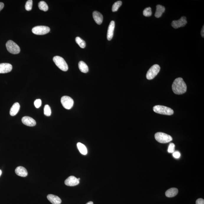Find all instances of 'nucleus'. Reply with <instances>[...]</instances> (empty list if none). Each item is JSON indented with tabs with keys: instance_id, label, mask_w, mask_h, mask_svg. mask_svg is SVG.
Segmentation results:
<instances>
[{
	"instance_id": "obj_24",
	"label": "nucleus",
	"mask_w": 204,
	"mask_h": 204,
	"mask_svg": "<svg viewBox=\"0 0 204 204\" xmlns=\"http://www.w3.org/2000/svg\"><path fill=\"white\" fill-rule=\"evenodd\" d=\"M122 4V2L121 1H118L115 3L112 7V11L116 12L117 11L119 8L121 6Z\"/></svg>"
},
{
	"instance_id": "obj_32",
	"label": "nucleus",
	"mask_w": 204,
	"mask_h": 204,
	"mask_svg": "<svg viewBox=\"0 0 204 204\" xmlns=\"http://www.w3.org/2000/svg\"><path fill=\"white\" fill-rule=\"evenodd\" d=\"M4 6V4L3 3L0 2V11L3 9Z\"/></svg>"
},
{
	"instance_id": "obj_4",
	"label": "nucleus",
	"mask_w": 204,
	"mask_h": 204,
	"mask_svg": "<svg viewBox=\"0 0 204 204\" xmlns=\"http://www.w3.org/2000/svg\"><path fill=\"white\" fill-rule=\"evenodd\" d=\"M155 137L156 141L161 143H167L172 141V136L163 132H157L155 133Z\"/></svg>"
},
{
	"instance_id": "obj_21",
	"label": "nucleus",
	"mask_w": 204,
	"mask_h": 204,
	"mask_svg": "<svg viewBox=\"0 0 204 204\" xmlns=\"http://www.w3.org/2000/svg\"><path fill=\"white\" fill-rule=\"evenodd\" d=\"M77 147L78 150H79V152L82 155H86L87 153V148L84 145L82 144L81 143H77Z\"/></svg>"
},
{
	"instance_id": "obj_25",
	"label": "nucleus",
	"mask_w": 204,
	"mask_h": 204,
	"mask_svg": "<svg viewBox=\"0 0 204 204\" xmlns=\"http://www.w3.org/2000/svg\"><path fill=\"white\" fill-rule=\"evenodd\" d=\"M44 114L47 117H49L51 115V108L48 105H46L44 108Z\"/></svg>"
},
{
	"instance_id": "obj_12",
	"label": "nucleus",
	"mask_w": 204,
	"mask_h": 204,
	"mask_svg": "<svg viewBox=\"0 0 204 204\" xmlns=\"http://www.w3.org/2000/svg\"><path fill=\"white\" fill-rule=\"evenodd\" d=\"M22 121L23 123L28 126L33 127L36 125L35 120L28 116L23 117L22 119Z\"/></svg>"
},
{
	"instance_id": "obj_36",
	"label": "nucleus",
	"mask_w": 204,
	"mask_h": 204,
	"mask_svg": "<svg viewBox=\"0 0 204 204\" xmlns=\"http://www.w3.org/2000/svg\"><path fill=\"white\" fill-rule=\"evenodd\" d=\"M78 180H80V178H78Z\"/></svg>"
},
{
	"instance_id": "obj_16",
	"label": "nucleus",
	"mask_w": 204,
	"mask_h": 204,
	"mask_svg": "<svg viewBox=\"0 0 204 204\" xmlns=\"http://www.w3.org/2000/svg\"><path fill=\"white\" fill-rule=\"evenodd\" d=\"M47 199L53 204H60L61 203V200L57 196L49 194L47 195Z\"/></svg>"
},
{
	"instance_id": "obj_22",
	"label": "nucleus",
	"mask_w": 204,
	"mask_h": 204,
	"mask_svg": "<svg viewBox=\"0 0 204 204\" xmlns=\"http://www.w3.org/2000/svg\"><path fill=\"white\" fill-rule=\"evenodd\" d=\"M38 7L40 10L46 12L48 10V5L45 2L43 1H40L39 3Z\"/></svg>"
},
{
	"instance_id": "obj_23",
	"label": "nucleus",
	"mask_w": 204,
	"mask_h": 204,
	"mask_svg": "<svg viewBox=\"0 0 204 204\" xmlns=\"http://www.w3.org/2000/svg\"><path fill=\"white\" fill-rule=\"evenodd\" d=\"M76 42L77 44L81 48H84L86 46V43L84 40H82L81 38L77 37L75 39Z\"/></svg>"
},
{
	"instance_id": "obj_9",
	"label": "nucleus",
	"mask_w": 204,
	"mask_h": 204,
	"mask_svg": "<svg viewBox=\"0 0 204 204\" xmlns=\"http://www.w3.org/2000/svg\"><path fill=\"white\" fill-rule=\"evenodd\" d=\"M187 23V21L186 20V17H183L179 20L173 21L172 22L171 25L173 27L177 29V28L185 26Z\"/></svg>"
},
{
	"instance_id": "obj_19",
	"label": "nucleus",
	"mask_w": 204,
	"mask_h": 204,
	"mask_svg": "<svg viewBox=\"0 0 204 204\" xmlns=\"http://www.w3.org/2000/svg\"><path fill=\"white\" fill-rule=\"evenodd\" d=\"M178 192V190L176 188H171L166 192L165 195L168 197H174L177 194Z\"/></svg>"
},
{
	"instance_id": "obj_30",
	"label": "nucleus",
	"mask_w": 204,
	"mask_h": 204,
	"mask_svg": "<svg viewBox=\"0 0 204 204\" xmlns=\"http://www.w3.org/2000/svg\"><path fill=\"white\" fill-rule=\"evenodd\" d=\"M173 156L175 159H179L181 156V154L180 152H178V151H175V152H174L173 153Z\"/></svg>"
},
{
	"instance_id": "obj_11",
	"label": "nucleus",
	"mask_w": 204,
	"mask_h": 204,
	"mask_svg": "<svg viewBox=\"0 0 204 204\" xmlns=\"http://www.w3.org/2000/svg\"><path fill=\"white\" fill-rule=\"evenodd\" d=\"M12 66L9 63H0V74H6L10 72L12 70Z\"/></svg>"
},
{
	"instance_id": "obj_1",
	"label": "nucleus",
	"mask_w": 204,
	"mask_h": 204,
	"mask_svg": "<svg viewBox=\"0 0 204 204\" xmlns=\"http://www.w3.org/2000/svg\"><path fill=\"white\" fill-rule=\"evenodd\" d=\"M173 91L175 94H182L187 90V86L183 78H178L174 80L172 85Z\"/></svg>"
},
{
	"instance_id": "obj_6",
	"label": "nucleus",
	"mask_w": 204,
	"mask_h": 204,
	"mask_svg": "<svg viewBox=\"0 0 204 204\" xmlns=\"http://www.w3.org/2000/svg\"><path fill=\"white\" fill-rule=\"evenodd\" d=\"M160 70V66L157 64H155L148 70L146 74V78L148 80H151L157 75Z\"/></svg>"
},
{
	"instance_id": "obj_20",
	"label": "nucleus",
	"mask_w": 204,
	"mask_h": 204,
	"mask_svg": "<svg viewBox=\"0 0 204 204\" xmlns=\"http://www.w3.org/2000/svg\"><path fill=\"white\" fill-rule=\"evenodd\" d=\"M78 66L80 71L82 72L87 73L89 71V67L84 62L80 61L78 64Z\"/></svg>"
},
{
	"instance_id": "obj_26",
	"label": "nucleus",
	"mask_w": 204,
	"mask_h": 204,
	"mask_svg": "<svg viewBox=\"0 0 204 204\" xmlns=\"http://www.w3.org/2000/svg\"><path fill=\"white\" fill-rule=\"evenodd\" d=\"M143 14L146 17H151L152 14V11L151 7H148L144 9L143 12Z\"/></svg>"
},
{
	"instance_id": "obj_3",
	"label": "nucleus",
	"mask_w": 204,
	"mask_h": 204,
	"mask_svg": "<svg viewBox=\"0 0 204 204\" xmlns=\"http://www.w3.org/2000/svg\"><path fill=\"white\" fill-rule=\"evenodd\" d=\"M53 61L56 66L62 71H68V65L64 59L61 57L55 56L53 58Z\"/></svg>"
},
{
	"instance_id": "obj_18",
	"label": "nucleus",
	"mask_w": 204,
	"mask_h": 204,
	"mask_svg": "<svg viewBox=\"0 0 204 204\" xmlns=\"http://www.w3.org/2000/svg\"><path fill=\"white\" fill-rule=\"evenodd\" d=\"M156 11L155 13V17L156 18H159L161 17L162 14L164 13L165 8L164 6L160 5H158L156 6Z\"/></svg>"
},
{
	"instance_id": "obj_10",
	"label": "nucleus",
	"mask_w": 204,
	"mask_h": 204,
	"mask_svg": "<svg viewBox=\"0 0 204 204\" xmlns=\"http://www.w3.org/2000/svg\"><path fill=\"white\" fill-rule=\"evenodd\" d=\"M79 183V180L78 178L74 176H71L65 181V184L66 185L70 186H74L77 185Z\"/></svg>"
},
{
	"instance_id": "obj_28",
	"label": "nucleus",
	"mask_w": 204,
	"mask_h": 204,
	"mask_svg": "<svg viewBox=\"0 0 204 204\" xmlns=\"http://www.w3.org/2000/svg\"><path fill=\"white\" fill-rule=\"evenodd\" d=\"M175 145L173 143H170L169 146L168 152L170 153H172L175 152Z\"/></svg>"
},
{
	"instance_id": "obj_7",
	"label": "nucleus",
	"mask_w": 204,
	"mask_h": 204,
	"mask_svg": "<svg viewBox=\"0 0 204 204\" xmlns=\"http://www.w3.org/2000/svg\"><path fill=\"white\" fill-rule=\"evenodd\" d=\"M50 29L49 27L45 26H37L32 28V32L36 35H44L49 33Z\"/></svg>"
},
{
	"instance_id": "obj_15",
	"label": "nucleus",
	"mask_w": 204,
	"mask_h": 204,
	"mask_svg": "<svg viewBox=\"0 0 204 204\" xmlns=\"http://www.w3.org/2000/svg\"><path fill=\"white\" fill-rule=\"evenodd\" d=\"M15 173L17 175L22 177H26L27 176L28 172L26 169L22 167H17L15 169Z\"/></svg>"
},
{
	"instance_id": "obj_8",
	"label": "nucleus",
	"mask_w": 204,
	"mask_h": 204,
	"mask_svg": "<svg viewBox=\"0 0 204 204\" xmlns=\"http://www.w3.org/2000/svg\"><path fill=\"white\" fill-rule=\"evenodd\" d=\"M61 103L63 107L68 110L74 106V101L71 97L65 96L61 98Z\"/></svg>"
},
{
	"instance_id": "obj_5",
	"label": "nucleus",
	"mask_w": 204,
	"mask_h": 204,
	"mask_svg": "<svg viewBox=\"0 0 204 204\" xmlns=\"http://www.w3.org/2000/svg\"><path fill=\"white\" fill-rule=\"evenodd\" d=\"M6 49L11 53L17 54L19 53L21 50L19 47L12 40L7 41L6 44Z\"/></svg>"
},
{
	"instance_id": "obj_33",
	"label": "nucleus",
	"mask_w": 204,
	"mask_h": 204,
	"mask_svg": "<svg viewBox=\"0 0 204 204\" xmlns=\"http://www.w3.org/2000/svg\"><path fill=\"white\" fill-rule=\"evenodd\" d=\"M204 26L202 28V31H201V35H202V37H204Z\"/></svg>"
},
{
	"instance_id": "obj_29",
	"label": "nucleus",
	"mask_w": 204,
	"mask_h": 204,
	"mask_svg": "<svg viewBox=\"0 0 204 204\" xmlns=\"http://www.w3.org/2000/svg\"><path fill=\"white\" fill-rule=\"evenodd\" d=\"M42 101L40 99L36 100L34 102V105L36 108H39L41 106Z\"/></svg>"
},
{
	"instance_id": "obj_35",
	"label": "nucleus",
	"mask_w": 204,
	"mask_h": 204,
	"mask_svg": "<svg viewBox=\"0 0 204 204\" xmlns=\"http://www.w3.org/2000/svg\"><path fill=\"white\" fill-rule=\"evenodd\" d=\"M2 171H1V170H0V176H1V174H2Z\"/></svg>"
},
{
	"instance_id": "obj_27",
	"label": "nucleus",
	"mask_w": 204,
	"mask_h": 204,
	"mask_svg": "<svg viewBox=\"0 0 204 204\" xmlns=\"http://www.w3.org/2000/svg\"><path fill=\"white\" fill-rule=\"evenodd\" d=\"M33 5V1L32 0H28L27 1L25 5V9L27 11H30L32 10Z\"/></svg>"
},
{
	"instance_id": "obj_14",
	"label": "nucleus",
	"mask_w": 204,
	"mask_h": 204,
	"mask_svg": "<svg viewBox=\"0 0 204 204\" xmlns=\"http://www.w3.org/2000/svg\"><path fill=\"white\" fill-rule=\"evenodd\" d=\"M93 17L94 21L98 25H101L102 23L103 17L100 13L97 11H94L93 13Z\"/></svg>"
},
{
	"instance_id": "obj_17",
	"label": "nucleus",
	"mask_w": 204,
	"mask_h": 204,
	"mask_svg": "<svg viewBox=\"0 0 204 204\" xmlns=\"http://www.w3.org/2000/svg\"><path fill=\"white\" fill-rule=\"evenodd\" d=\"M20 106L18 102H16L13 104V106L11 108L9 113L11 116H14L18 112L19 110Z\"/></svg>"
},
{
	"instance_id": "obj_31",
	"label": "nucleus",
	"mask_w": 204,
	"mask_h": 204,
	"mask_svg": "<svg viewBox=\"0 0 204 204\" xmlns=\"http://www.w3.org/2000/svg\"><path fill=\"white\" fill-rule=\"evenodd\" d=\"M196 204H204V200L202 198H198L196 202Z\"/></svg>"
},
{
	"instance_id": "obj_13",
	"label": "nucleus",
	"mask_w": 204,
	"mask_h": 204,
	"mask_svg": "<svg viewBox=\"0 0 204 204\" xmlns=\"http://www.w3.org/2000/svg\"><path fill=\"white\" fill-rule=\"evenodd\" d=\"M115 27V22L114 21H112L109 24V27H108L107 33L108 40H110L112 39Z\"/></svg>"
},
{
	"instance_id": "obj_2",
	"label": "nucleus",
	"mask_w": 204,
	"mask_h": 204,
	"mask_svg": "<svg viewBox=\"0 0 204 204\" xmlns=\"http://www.w3.org/2000/svg\"><path fill=\"white\" fill-rule=\"evenodd\" d=\"M153 110L155 112L164 115H171L174 113L173 110L171 108L160 105L154 107Z\"/></svg>"
},
{
	"instance_id": "obj_34",
	"label": "nucleus",
	"mask_w": 204,
	"mask_h": 204,
	"mask_svg": "<svg viewBox=\"0 0 204 204\" xmlns=\"http://www.w3.org/2000/svg\"><path fill=\"white\" fill-rule=\"evenodd\" d=\"M86 204H94V203H93V202H88Z\"/></svg>"
}]
</instances>
